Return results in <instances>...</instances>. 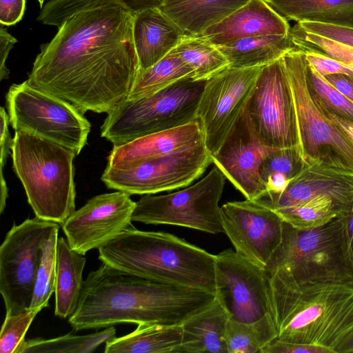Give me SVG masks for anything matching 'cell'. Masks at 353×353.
<instances>
[{
	"instance_id": "obj_11",
	"label": "cell",
	"mask_w": 353,
	"mask_h": 353,
	"mask_svg": "<svg viewBox=\"0 0 353 353\" xmlns=\"http://www.w3.org/2000/svg\"><path fill=\"white\" fill-rule=\"evenodd\" d=\"M60 225L37 216L13 224L0 246V292L6 314L30 307L47 241Z\"/></svg>"
},
{
	"instance_id": "obj_28",
	"label": "cell",
	"mask_w": 353,
	"mask_h": 353,
	"mask_svg": "<svg viewBox=\"0 0 353 353\" xmlns=\"http://www.w3.org/2000/svg\"><path fill=\"white\" fill-rule=\"evenodd\" d=\"M287 20L353 27V0H265Z\"/></svg>"
},
{
	"instance_id": "obj_50",
	"label": "cell",
	"mask_w": 353,
	"mask_h": 353,
	"mask_svg": "<svg viewBox=\"0 0 353 353\" xmlns=\"http://www.w3.org/2000/svg\"><path fill=\"white\" fill-rule=\"evenodd\" d=\"M45 1H46V0H37V1H38V2H39V6H40L41 8H43V3H44Z\"/></svg>"
},
{
	"instance_id": "obj_36",
	"label": "cell",
	"mask_w": 353,
	"mask_h": 353,
	"mask_svg": "<svg viewBox=\"0 0 353 353\" xmlns=\"http://www.w3.org/2000/svg\"><path fill=\"white\" fill-rule=\"evenodd\" d=\"M307 85L316 103L325 112L353 122V102L307 63Z\"/></svg>"
},
{
	"instance_id": "obj_20",
	"label": "cell",
	"mask_w": 353,
	"mask_h": 353,
	"mask_svg": "<svg viewBox=\"0 0 353 353\" xmlns=\"http://www.w3.org/2000/svg\"><path fill=\"white\" fill-rule=\"evenodd\" d=\"M288 20L265 0H250L201 35L216 46L239 39L271 34H288Z\"/></svg>"
},
{
	"instance_id": "obj_9",
	"label": "cell",
	"mask_w": 353,
	"mask_h": 353,
	"mask_svg": "<svg viewBox=\"0 0 353 353\" xmlns=\"http://www.w3.org/2000/svg\"><path fill=\"white\" fill-rule=\"evenodd\" d=\"M10 124L63 145L78 155L87 143L91 125L70 103L38 90L26 81L12 84L6 94Z\"/></svg>"
},
{
	"instance_id": "obj_12",
	"label": "cell",
	"mask_w": 353,
	"mask_h": 353,
	"mask_svg": "<svg viewBox=\"0 0 353 353\" xmlns=\"http://www.w3.org/2000/svg\"><path fill=\"white\" fill-rule=\"evenodd\" d=\"M245 112L263 146L299 150L294 104L283 57L263 66Z\"/></svg>"
},
{
	"instance_id": "obj_25",
	"label": "cell",
	"mask_w": 353,
	"mask_h": 353,
	"mask_svg": "<svg viewBox=\"0 0 353 353\" xmlns=\"http://www.w3.org/2000/svg\"><path fill=\"white\" fill-rule=\"evenodd\" d=\"M85 263V256L72 250L66 239L58 238L54 292L55 316L69 319L76 311L84 283Z\"/></svg>"
},
{
	"instance_id": "obj_13",
	"label": "cell",
	"mask_w": 353,
	"mask_h": 353,
	"mask_svg": "<svg viewBox=\"0 0 353 353\" xmlns=\"http://www.w3.org/2000/svg\"><path fill=\"white\" fill-rule=\"evenodd\" d=\"M211 163L203 141L130 168L106 166L101 179L107 188L130 195L153 194L188 186Z\"/></svg>"
},
{
	"instance_id": "obj_27",
	"label": "cell",
	"mask_w": 353,
	"mask_h": 353,
	"mask_svg": "<svg viewBox=\"0 0 353 353\" xmlns=\"http://www.w3.org/2000/svg\"><path fill=\"white\" fill-rule=\"evenodd\" d=\"M216 47L234 68L262 67L296 48L289 34L248 37Z\"/></svg>"
},
{
	"instance_id": "obj_4",
	"label": "cell",
	"mask_w": 353,
	"mask_h": 353,
	"mask_svg": "<svg viewBox=\"0 0 353 353\" xmlns=\"http://www.w3.org/2000/svg\"><path fill=\"white\" fill-rule=\"evenodd\" d=\"M98 252L102 263L118 270L216 294V255L172 234L130 227Z\"/></svg>"
},
{
	"instance_id": "obj_22",
	"label": "cell",
	"mask_w": 353,
	"mask_h": 353,
	"mask_svg": "<svg viewBox=\"0 0 353 353\" xmlns=\"http://www.w3.org/2000/svg\"><path fill=\"white\" fill-rule=\"evenodd\" d=\"M132 34L142 71L165 57L185 33L159 8H152L134 14Z\"/></svg>"
},
{
	"instance_id": "obj_16",
	"label": "cell",
	"mask_w": 353,
	"mask_h": 353,
	"mask_svg": "<svg viewBox=\"0 0 353 353\" xmlns=\"http://www.w3.org/2000/svg\"><path fill=\"white\" fill-rule=\"evenodd\" d=\"M216 296L230 319L253 322L269 313L268 281L262 268L226 249L216 254Z\"/></svg>"
},
{
	"instance_id": "obj_34",
	"label": "cell",
	"mask_w": 353,
	"mask_h": 353,
	"mask_svg": "<svg viewBox=\"0 0 353 353\" xmlns=\"http://www.w3.org/2000/svg\"><path fill=\"white\" fill-rule=\"evenodd\" d=\"M273 210L283 221L299 230L317 228L334 218L344 217L339 207L327 196H316L290 207Z\"/></svg>"
},
{
	"instance_id": "obj_1",
	"label": "cell",
	"mask_w": 353,
	"mask_h": 353,
	"mask_svg": "<svg viewBox=\"0 0 353 353\" xmlns=\"http://www.w3.org/2000/svg\"><path fill=\"white\" fill-rule=\"evenodd\" d=\"M134 15L119 0H99L74 14L40 46L26 81L83 114H108L128 99L141 70Z\"/></svg>"
},
{
	"instance_id": "obj_2",
	"label": "cell",
	"mask_w": 353,
	"mask_h": 353,
	"mask_svg": "<svg viewBox=\"0 0 353 353\" xmlns=\"http://www.w3.org/2000/svg\"><path fill=\"white\" fill-rule=\"evenodd\" d=\"M216 297L213 292L156 282L102 263L84 280L68 321L74 330L121 323L182 325Z\"/></svg>"
},
{
	"instance_id": "obj_5",
	"label": "cell",
	"mask_w": 353,
	"mask_h": 353,
	"mask_svg": "<svg viewBox=\"0 0 353 353\" xmlns=\"http://www.w3.org/2000/svg\"><path fill=\"white\" fill-rule=\"evenodd\" d=\"M13 170L35 216L62 225L76 210L73 161L77 156L58 143L15 131Z\"/></svg>"
},
{
	"instance_id": "obj_39",
	"label": "cell",
	"mask_w": 353,
	"mask_h": 353,
	"mask_svg": "<svg viewBox=\"0 0 353 353\" xmlns=\"http://www.w3.org/2000/svg\"><path fill=\"white\" fill-rule=\"evenodd\" d=\"M39 312L29 309L15 314H6L0 333L1 353H16Z\"/></svg>"
},
{
	"instance_id": "obj_19",
	"label": "cell",
	"mask_w": 353,
	"mask_h": 353,
	"mask_svg": "<svg viewBox=\"0 0 353 353\" xmlns=\"http://www.w3.org/2000/svg\"><path fill=\"white\" fill-rule=\"evenodd\" d=\"M327 196L344 217L353 210V174L321 164H303L285 190L262 201L272 209L290 207L310 199Z\"/></svg>"
},
{
	"instance_id": "obj_10",
	"label": "cell",
	"mask_w": 353,
	"mask_h": 353,
	"mask_svg": "<svg viewBox=\"0 0 353 353\" xmlns=\"http://www.w3.org/2000/svg\"><path fill=\"white\" fill-rule=\"evenodd\" d=\"M225 183V176L214 165L205 176L182 190L159 196L145 194L136 202L132 221L222 233L219 203Z\"/></svg>"
},
{
	"instance_id": "obj_37",
	"label": "cell",
	"mask_w": 353,
	"mask_h": 353,
	"mask_svg": "<svg viewBox=\"0 0 353 353\" xmlns=\"http://www.w3.org/2000/svg\"><path fill=\"white\" fill-rule=\"evenodd\" d=\"M55 230L49 237L44 248L37 272L30 309L40 312L48 305L54 292L57 274V250L58 234Z\"/></svg>"
},
{
	"instance_id": "obj_8",
	"label": "cell",
	"mask_w": 353,
	"mask_h": 353,
	"mask_svg": "<svg viewBox=\"0 0 353 353\" xmlns=\"http://www.w3.org/2000/svg\"><path fill=\"white\" fill-rule=\"evenodd\" d=\"M296 119L299 150L304 164H321L353 174V143L319 107L307 85L304 51L283 56Z\"/></svg>"
},
{
	"instance_id": "obj_35",
	"label": "cell",
	"mask_w": 353,
	"mask_h": 353,
	"mask_svg": "<svg viewBox=\"0 0 353 353\" xmlns=\"http://www.w3.org/2000/svg\"><path fill=\"white\" fill-rule=\"evenodd\" d=\"M99 0H50L41 8L38 21L43 24L60 26L65 20L90 7ZM134 14L159 8L161 0H119Z\"/></svg>"
},
{
	"instance_id": "obj_45",
	"label": "cell",
	"mask_w": 353,
	"mask_h": 353,
	"mask_svg": "<svg viewBox=\"0 0 353 353\" xmlns=\"http://www.w3.org/2000/svg\"><path fill=\"white\" fill-rule=\"evenodd\" d=\"M3 24L1 23L0 27V79H8L10 70L6 65V61L9 52L17 42L15 37L11 35L3 28Z\"/></svg>"
},
{
	"instance_id": "obj_40",
	"label": "cell",
	"mask_w": 353,
	"mask_h": 353,
	"mask_svg": "<svg viewBox=\"0 0 353 353\" xmlns=\"http://www.w3.org/2000/svg\"><path fill=\"white\" fill-rule=\"evenodd\" d=\"M296 24L307 32L353 47V27L312 21L296 22Z\"/></svg>"
},
{
	"instance_id": "obj_30",
	"label": "cell",
	"mask_w": 353,
	"mask_h": 353,
	"mask_svg": "<svg viewBox=\"0 0 353 353\" xmlns=\"http://www.w3.org/2000/svg\"><path fill=\"white\" fill-rule=\"evenodd\" d=\"M193 77V69L171 51L152 66L140 71L127 100L149 97L181 79Z\"/></svg>"
},
{
	"instance_id": "obj_29",
	"label": "cell",
	"mask_w": 353,
	"mask_h": 353,
	"mask_svg": "<svg viewBox=\"0 0 353 353\" xmlns=\"http://www.w3.org/2000/svg\"><path fill=\"white\" fill-rule=\"evenodd\" d=\"M194 70V80L207 81L230 67L220 50L203 35L185 34L172 50Z\"/></svg>"
},
{
	"instance_id": "obj_7",
	"label": "cell",
	"mask_w": 353,
	"mask_h": 353,
	"mask_svg": "<svg viewBox=\"0 0 353 353\" xmlns=\"http://www.w3.org/2000/svg\"><path fill=\"white\" fill-rule=\"evenodd\" d=\"M206 81L185 78L149 97L122 102L107 114L101 136L119 146L196 120Z\"/></svg>"
},
{
	"instance_id": "obj_32",
	"label": "cell",
	"mask_w": 353,
	"mask_h": 353,
	"mask_svg": "<svg viewBox=\"0 0 353 353\" xmlns=\"http://www.w3.org/2000/svg\"><path fill=\"white\" fill-rule=\"evenodd\" d=\"M115 336L116 329L110 326L103 331L86 335L68 334L50 339H24L16 353H90Z\"/></svg>"
},
{
	"instance_id": "obj_14",
	"label": "cell",
	"mask_w": 353,
	"mask_h": 353,
	"mask_svg": "<svg viewBox=\"0 0 353 353\" xmlns=\"http://www.w3.org/2000/svg\"><path fill=\"white\" fill-rule=\"evenodd\" d=\"M262 68L228 67L207 80L199 102L196 119L212 157L244 113Z\"/></svg>"
},
{
	"instance_id": "obj_38",
	"label": "cell",
	"mask_w": 353,
	"mask_h": 353,
	"mask_svg": "<svg viewBox=\"0 0 353 353\" xmlns=\"http://www.w3.org/2000/svg\"><path fill=\"white\" fill-rule=\"evenodd\" d=\"M289 34L297 48L321 53L353 69V47L307 32L296 24L290 28Z\"/></svg>"
},
{
	"instance_id": "obj_17",
	"label": "cell",
	"mask_w": 353,
	"mask_h": 353,
	"mask_svg": "<svg viewBox=\"0 0 353 353\" xmlns=\"http://www.w3.org/2000/svg\"><path fill=\"white\" fill-rule=\"evenodd\" d=\"M123 191L93 196L61 225L72 250L85 255L131 225L136 202Z\"/></svg>"
},
{
	"instance_id": "obj_24",
	"label": "cell",
	"mask_w": 353,
	"mask_h": 353,
	"mask_svg": "<svg viewBox=\"0 0 353 353\" xmlns=\"http://www.w3.org/2000/svg\"><path fill=\"white\" fill-rule=\"evenodd\" d=\"M250 0H161L159 10L187 34L201 35Z\"/></svg>"
},
{
	"instance_id": "obj_23",
	"label": "cell",
	"mask_w": 353,
	"mask_h": 353,
	"mask_svg": "<svg viewBox=\"0 0 353 353\" xmlns=\"http://www.w3.org/2000/svg\"><path fill=\"white\" fill-rule=\"evenodd\" d=\"M230 319L216 297L208 307L183 323L182 342L177 353H228L225 333Z\"/></svg>"
},
{
	"instance_id": "obj_44",
	"label": "cell",
	"mask_w": 353,
	"mask_h": 353,
	"mask_svg": "<svg viewBox=\"0 0 353 353\" xmlns=\"http://www.w3.org/2000/svg\"><path fill=\"white\" fill-rule=\"evenodd\" d=\"M1 117V176H3V166L6 163L8 157L12 150L13 138L8 130L9 117L3 107L0 108Z\"/></svg>"
},
{
	"instance_id": "obj_42",
	"label": "cell",
	"mask_w": 353,
	"mask_h": 353,
	"mask_svg": "<svg viewBox=\"0 0 353 353\" xmlns=\"http://www.w3.org/2000/svg\"><path fill=\"white\" fill-rule=\"evenodd\" d=\"M262 353H335L334 350L325 346L284 341L275 339Z\"/></svg>"
},
{
	"instance_id": "obj_15",
	"label": "cell",
	"mask_w": 353,
	"mask_h": 353,
	"mask_svg": "<svg viewBox=\"0 0 353 353\" xmlns=\"http://www.w3.org/2000/svg\"><path fill=\"white\" fill-rule=\"evenodd\" d=\"M223 232L235 251L265 268L280 245L283 221L261 199L231 201L221 207Z\"/></svg>"
},
{
	"instance_id": "obj_18",
	"label": "cell",
	"mask_w": 353,
	"mask_h": 353,
	"mask_svg": "<svg viewBox=\"0 0 353 353\" xmlns=\"http://www.w3.org/2000/svg\"><path fill=\"white\" fill-rule=\"evenodd\" d=\"M272 150L256 139L245 110L212 160L246 199L256 200L267 194L260 176V167Z\"/></svg>"
},
{
	"instance_id": "obj_6",
	"label": "cell",
	"mask_w": 353,
	"mask_h": 353,
	"mask_svg": "<svg viewBox=\"0 0 353 353\" xmlns=\"http://www.w3.org/2000/svg\"><path fill=\"white\" fill-rule=\"evenodd\" d=\"M264 270L297 283L353 285V267L343 218L336 217L308 230L296 229L283 221L282 241Z\"/></svg>"
},
{
	"instance_id": "obj_21",
	"label": "cell",
	"mask_w": 353,
	"mask_h": 353,
	"mask_svg": "<svg viewBox=\"0 0 353 353\" xmlns=\"http://www.w3.org/2000/svg\"><path fill=\"white\" fill-rule=\"evenodd\" d=\"M203 141L202 128L196 119L176 128L153 133L121 145L113 146L108 157L107 167L130 168Z\"/></svg>"
},
{
	"instance_id": "obj_31",
	"label": "cell",
	"mask_w": 353,
	"mask_h": 353,
	"mask_svg": "<svg viewBox=\"0 0 353 353\" xmlns=\"http://www.w3.org/2000/svg\"><path fill=\"white\" fill-rule=\"evenodd\" d=\"M277 337V332L270 313L253 322L229 319L225 340L228 353H262Z\"/></svg>"
},
{
	"instance_id": "obj_49",
	"label": "cell",
	"mask_w": 353,
	"mask_h": 353,
	"mask_svg": "<svg viewBox=\"0 0 353 353\" xmlns=\"http://www.w3.org/2000/svg\"><path fill=\"white\" fill-rule=\"evenodd\" d=\"M336 353H353V332L338 345Z\"/></svg>"
},
{
	"instance_id": "obj_43",
	"label": "cell",
	"mask_w": 353,
	"mask_h": 353,
	"mask_svg": "<svg viewBox=\"0 0 353 353\" xmlns=\"http://www.w3.org/2000/svg\"><path fill=\"white\" fill-rule=\"evenodd\" d=\"M26 8V0H0V22L4 26L21 21Z\"/></svg>"
},
{
	"instance_id": "obj_47",
	"label": "cell",
	"mask_w": 353,
	"mask_h": 353,
	"mask_svg": "<svg viewBox=\"0 0 353 353\" xmlns=\"http://www.w3.org/2000/svg\"><path fill=\"white\" fill-rule=\"evenodd\" d=\"M323 111L338 127H339L347 134V136L353 143V122L340 118L330 112H325L324 110Z\"/></svg>"
},
{
	"instance_id": "obj_48",
	"label": "cell",
	"mask_w": 353,
	"mask_h": 353,
	"mask_svg": "<svg viewBox=\"0 0 353 353\" xmlns=\"http://www.w3.org/2000/svg\"><path fill=\"white\" fill-rule=\"evenodd\" d=\"M343 218L345 223L349 254L353 267V210L347 216Z\"/></svg>"
},
{
	"instance_id": "obj_33",
	"label": "cell",
	"mask_w": 353,
	"mask_h": 353,
	"mask_svg": "<svg viewBox=\"0 0 353 353\" xmlns=\"http://www.w3.org/2000/svg\"><path fill=\"white\" fill-rule=\"evenodd\" d=\"M303 164L297 148L271 150L260 167V176L267 190L265 196L282 193Z\"/></svg>"
},
{
	"instance_id": "obj_3",
	"label": "cell",
	"mask_w": 353,
	"mask_h": 353,
	"mask_svg": "<svg viewBox=\"0 0 353 353\" xmlns=\"http://www.w3.org/2000/svg\"><path fill=\"white\" fill-rule=\"evenodd\" d=\"M265 273L276 339L320 345L336 353L338 345L353 332V285L297 283Z\"/></svg>"
},
{
	"instance_id": "obj_26",
	"label": "cell",
	"mask_w": 353,
	"mask_h": 353,
	"mask_svg": "<svg viewBox=\"0 0 353 353\" xmlns=\"http://www.w3.org/2000/svg\"><path fill=\"white\" fill-rule=\"evenodd\" d=\"M182 325L140 323L131 333L105 343V353H177Z\"/></svg>"
},
{
	"instance_id": "obj_46",
	"label": "cell",
	"mask_w": 353,
	"mask_h": 353,
	"mask_svg": "<svg viewBox=\"0 0 353 353\" xmlns=\"http://www.w3.org/2000/svg\"><path fill=\"white\" fill-rule=\"evenodd\" d=\"M324 77L344 96L353 102V77L345 74H330Z\"/></svg>"
},
{
	"instance_id": "obj_41",
	"label": "cell",
	"mask_w": 353,
	"mask_h": 353,
	"mask_svg": "<svg viewBox=\"0 0 353 353\" xmlns=\"http://www.w3.org/2000/svg\"><path fill=\"white\" fill-rule=\"evenodd\" d=\"M304 54L306 62L323 77L345 74L353 77V69L336 60L314 51L305 50Z\"/></svg>"
}]
</instances>
